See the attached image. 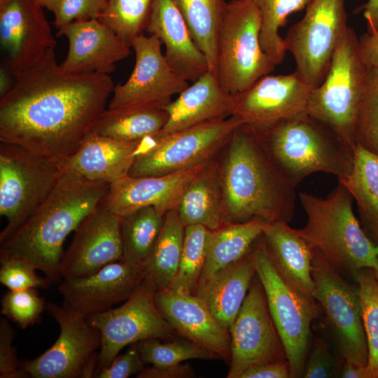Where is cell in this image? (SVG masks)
Masks as SVG:
<instances>
[{"label": "cell", "instance_id": "cell-29", "mask_svg": "<svg viewBox=\"0 0 378 378\" xmlns=\"http://www.w3.org/2000/svg\"><path fill=\"white\" fill-rule=\"evenodd\" d=\"M267 223L262 218H254L242 223L223 225L215 230H210L206 260L197 286L219 270L245 256L262 234Z\"/></svg>", "mask_w": 378, "mask_h": 378}, {"label": "cell", "instance_id": "cell-14", "mask_svg": "<svg viewBox=\"0 0 378 378\" xmlns=\"http://www.w3.org/2000/svg\"><path fill=\"white\" fill-rule=\"evenodd\" d=\"M47 309L58 323L59 335L43 354L21 364L24 377H92L102 344L100 332L86 316L63 304L48 303Z\"/></svg>", "mask_w": 378, "mask_h": 378}, {"label": "cell", "instance_id": "cell-40", "mask_svg": "<svg viewBox=\"0 0 378 378\" xmlns=\"http://www.w3.org/2000/svg\"><path fill=\"white\" fill-rule=\"evenodd\" d=\"M362 318L368 349V368L378 378V282L372 267L360 270L356 276Z\"/></svg>", "mask_w": 378, "mask_h": 378}, {"label": "cell", "instance_id": "cell-22", "mask_svg": "<svg viewBox=\"0 0 378 378\" xmlns=\"http://www.w3.org/2000/svg\"><path fill=\"white\" fill-rule=\"evenodd\" d=\"M57 35L68 40L59 67L69 74H108L130 53V47L99 19L71 22L59 28Z\"/></svg>", "mask_w": 378, "mask_h": 378}, {"label": "cell", "instance_id": "cell-30", "mask_svg": "<svg viewBox=\"0 0 378 378\" xmlns=\"http://www.w3.org/2000/svg\"><path fill=\"white\" fill-rule=\"evenodd\" d=\"M164 106L149 104L106 108L92 132L125 142L139 141L154 136L167 121L168 115Z\"/></svg>", "mask_w": 378, "mask_h": 378}, {"label": "cell", "instance_id": "cell-48", "mask_svg": "<svg viewBox=\"0 0 378 378\" xmlns=\"http://www.w3.org/2000/svg\"><path fill=\"white\" fill-rule=\"evenodd\" d=\"M291 377L288 360L270 363L253 367L245 371L239 378H288Z\"/></svg>", "mask_w": 378, "mask_h": 378}, {"label": "cell", "instance_id": "cell-45", "mask_svg": "<svg viewBox=\"0 0 378 378\" xmlns=\"http://www.w3.org/2000/svg\"><path fill=\"white\" fill-rule=\"evenodd\" d=\"M344 361L343 357L332 354L325 341L317 336L309 349L302 377H339Z\"/></svg>", "mask_w": 378, "mask_h": 378}, {"label": "cell", "instance_id": "cell-55", "mask_svg": "<svg viewBox=\"0 0 378 378\" xmlns=\"http://www.w3.org/2000/svg\"><path fill=\"white\" fill-rule=\"evenodd\" d=\"M54 0H37V1L43 7L47 8Z\"/></svg>", "mask_w": 378, "mask_h": 378}, {"label": "cell", "instance_id": "cell-27", "mask_svg": "<svg viewBox=\"0 0 378 378\" xmlns=\"http://www.w3.org/2000/svg\"><path fill=\"white\" fill-rule=\"evenodd\" d=\"M142 141L125 142L91 132L63 169L110 184L129 174Z\"/></svg>", "mask_w": 378, "mask_h": 378}, {"label": "cell", "instance_id": "cell-36", "mask_svg": "<svg viewBox=\"0 0 378 378\" xmlns=\"http://www.w3.org/2000/svg\"><path fill=\"white\" fill-rule=\"evenodd\" d=\"M258 9L260 15V41L265 53L276 65L285 58L284 40L279 31L288 17L305 9L311 0H248Z\"/></svg>", "mask_w": 378, "mask_h": 378}, {"label": "cell", "instance_id": "cell-51", "mask_svg": "<svg viewBox=\"0 0 378 378\" xmlns=\"http://www.w3.org/2000/svg\"><path fill=\"white\" fill-rule=\"evenodd\" d=\"M356 11H363L367 22V32L372 34L378 30V0H368Z\"/></svg>", "mask_w": 378, "mask_h": 378}, {"label": "cell", "instance_id": "cell-32", "mask_svg": "<svg viewBox=\"0 0 378 378\" xmlns=\"http://www.w3.org/2000/svg\"><path fill=\"white\" fill-rule=\"evenodd\" d=\"M339 182L350 191L363 231L378 246V156L356 146L352 174Z\"/></svg>", "mask_w": 378, "mask_h": 378}, {"label": "cell", "instance_id": "cell-41", "mask_svg": "<svg viewBox=\"0 0 378 378\" xmlns=\"http://www.w3.org/2000/svg\"><path fill=\"white\" fill-rule=\"evenodd\" d=\"M356 144L378 156V68L369 69L358 115Z\"/></svg>", "mask_w": 378, "mask_h": 378}, {"label": "cell", "instance_id": "cell-53", "mask_svg": "<svg viewBox=\"0 0 378 378\" xmlns=\"http://www.w3.org/2000/svg\"><path fill=\"white\" fill-rule=\"evenodd\" d=\"M15 75L10 69L1 62L0 66V97L7 94L13 85Z\"/></svg>", "mask_w": 378, "mask_h": 378}, {"label": "cell", "instance_id": "cell-38", "mask_svg": "<svg viewBox=\"0 0 378 378\" xmlns=\"http://www.w3.org/2000/svg\"><path fill=\"white\" fill-rule=\"evenodd\" d=\"M154 0H108L99 20L129 47L146 31Z\"/></svg>", "mask_w": 378, "mask_h": 378}, {"label": "cell", "instance_id": "cell-11", "mask_svg": "<svg viewBox=\"0 0 378 378\" xmlns=\"http://www.w3.org/2000/svg\"><path fill=\"white\" fill-rule=\"evenodd\" d=\"M344 1L311 0L304 16L289 28L284 38L286 52L294 57V72L313 88L324 79L349 27Z\"/></svg>", "mask_w": 378, "mask_h": 378}, {"label": "cell", "instance_id": "cell-20", "mask_svg": "<svg viewBox=\"0 0 378 378\" xmlns=\"http://www.w3.org/2000/svg\"><path fill=\"white\" fill-rule=\"evenodd\" d=\"M144 279L142 267L120 260L88 276L64 278L58 290L63 305L88 316L125 301Z\"/></svg>", "mask_w": 378, "mask_h": 378}, {"label": "cell", "instance_id": "cell-17", "mask_svg": "<svg viewBox=\"0 0 378 378\" xmlns=\"http://www.w3.org/2000/svg\"><path fill=\"white\" fill-rule=\"evenodd\" d=\"M314 88L295 72L266 75L244 91L236 94L234 116L244 125L262 130L280 121L307 113Z\"/></svg>", "mask_w": 378, "mask_h": 378}, {"label": "cell", "instance_id": "cell-1", "mask_svg": "<svg viewBox=\"0 0 378 378\" xmlns=\"http://www.w3.org/2000/svg\"><path fill=\"white\" fill-rule=\"evenodd\" d=\"M14 75L13 87L0 97V141L23 146L63 169L106 109L113 80L64 72L55 48Z\"/></svg>", "mask_w": 378, "mask_h": 378}, {"label": "cell", "instance_id": "cell-13", "mask_svg": "<svg viewBox=\"0 0 378 378\" xmlns=\"http://www.w3.org/2000/svg\"><path fill=\"white\" fill-rule=\"evenodd\" d=\"M252 249L256 274L284 344L291 378L302 377L310 348L311 325L320 313L307 306L281 278L270 257L262 234Z\"/></svg>", "mask_w": 378, "mask_h": 378}, {"label": "cell", "instance_id": "cell-46", "mask_svg": "<svg viewBox=\"0 0 378 378\" xmlns=\"http://www.w3.org/2000/svg\"><path fill=\"white\" fill-rule=\"evenodd\" d=\"M15 331L5 318L0 320V377H24L13 345Z\"/></svg>", "mask_w": 378, "mask_h": 378}, {"label": "cell", "instance_id": "cell-54", "mask_svg": "<svg viewBox=\"0 0 378 378\" xmlns=\"http://www.w3.org/2000/svg\"><path fill=\"white\" fill-rule=\"evenodd\" d=\"M372 268L373 270L377 281L378 282V256L377 257L374 264Z\"/></svg>", "mask_w": 378, "mask_h": 378}, {"label": "cell", "instance_id": "cell-52", "mask_svg": "<svg viewBox=\"0 0 378 378\" xmlns=\"http://www.w3.org/2000/svg\"><path fill=\"white\" fill-rule=\"evenodd\" d=\"M342 378H372L367 365H363L344 359L340 377Z\"/></svg>", "mask_w": 378, "mask_h": 378}, {"label": "cell", "instance_id": "cell-6", "mask_svg": "<svg viewBox=\"0 0 378 378\" xmlns=\"http://www.w3.org/2000/svg\"><path fill=\"white\" fill-rule=\"evenodd\" d=\"M369 66L358 47V37L349 26L332 57L323 81L312 90L307 113L322 122L356 148L358 115Z\"/></svg>", "mask_w": 378, "mask_h": 378}, {"label": "cell", "instance_id": "cell-5", "mask_svg": "<svg viewBox=\"0 0 378 378\" xmlns=\"http://www.w3.org/2000/svg\"><path fill=\"white\" fill-rule=\"evenodd\" d=\"M307 223L296 233L318 249L345 279L356 284L358 272L372 267L378 246L363 231L353 210L354 198L342 183L326 197L299 193Z\"/></svg>", "mask_w": 378, "mask_h": 378}, {"label": "cell", "instance_id": "cell-9", "mask_svg": "<svg viewBox=\"0 0 378 378\" xmlns=\"http://www.w3.org/2000/svg\"><path fill=\"white\" fill-rule=\"evenodd\" d=\"M62 170L23 146L0 141V214L6 219L0 242L41 205Z\"/></svg>", "mask_w": 378, "mask_h": 378}, {"label": "cell", "instance_id": "cell-37", "mask_svg": "<svg viewBox=\"0 0 378 378\" xmlns=\"http://www.w3.org/2000/svg\"><path fill=\"white\" fill-rule=\"evenodd\" d=\"M209 231L200 225L185 227L178 270L169 289L184 294H194L206 260Z\"/></svg>", "mask_w": 378, "mask_h": 378}, {"label": "cell", "instance_id": "cell-10", "mask_svg": "<svg viewBox=\"0 0 378 378\" xmlns=\"http://www.w3.org/2000/svg\"><path fill=\"white\" fill-rule=\"evenodd\" d=\"M312 274L314 298L325 314V323L339 355L368 365V349L357 284L342 276L314 247Z\"/></svg>", "mask_w": 378, "mask_h": 378}, {"label": "cell", "instance_id": "cell-42", "mask_svg": "<svg viewBox=\"0 0 378 378\" xmlns=\"http://www.w3.org/2000/svg\"><path fill=\"white\" fill-rule=\"evenodd\" d=\"M36 288L8 291L1 300V314L22 328L34 324L41 317L46 303Z\"/></svg>", "mask_w": 378, "mask_h": 378}, {"label": "cell", "instance_id": "cell-31", "mask_svg": "<svg viewBox=\"0 0 378 378\" xmlns=\"http://www.w3.org/2000/svg\"><path fill=\"white\" fill-rule=\"evenodd\" d=\"M208 167L186 188L176 208L186 227L200 225L215 230L223 225L224 211L220 175Z\"/></svg>", "mask_w": 378, "mask_h": 378}, {"label": "cell", "instance_id": "cell-18", "mask_svg": "<svg viewBox=\"0 0 378 378\" xmlns=\"http://www.w3.org/2000/svg\"><path fill=\"white\" fill-rule=\"evenodd\" d=\"M37 0H0L4 62L16 74L38 62L56 40Z\"/></svg>", "mask_w": 378, "mask_h": 378}, {"label": "cell", "instance_id": "cell-50", "mask_svg": "<svg viewBox=\"0 0 378 378\" xmlns=\"http://www.w3.org/2000/svg\"><path fill=\"white\" fill-rule=\"evenodd\" d=\"M358 47L364 62L369 66L378 68V30L363 34L358 38Z\"/></svg>", "mask_w": 378, "mask_h": 378}, {"label": "cell", "instance_id": "cell-19", "mask_svg": "<svg viewBox=\"0 0 378 378\" xmlns=\"http://www.w3.org/2000/svg\"><path fill=\"white\" fill-rule=\"evenodd\" d=\"M121 218L100 204L74 231L73 240L60 263L63 278L90 275L122 260Z\"/></svg>", "mask_w": 378, "mask_h": 378}, {"label": "cell", "instance_id": "cell-23", "mask_svg": "<svg viewBox=\"0 0 378 378\" xmlns=\"http://www.w3.org/2000/svg\"><path fill=\"white\" fill-rule=\"evenodd\" d=\"M155 300L163 317L181 335L214 352L220 358L230 360L231 337L201 299L171 289L156 291Z\"/></svg>", "mask_w": 378, "mask_h": 378}, {"label": "cell", "instance_id": "cell-24", "mask_svg": "<svg viewBox=\"0 0 378 378\" xmlns=\"http://www.w3.org/2000/svg\"><path fill=\"white\" fill-rule=\"evenodd\" d=\"M146 31L164 46L167 62L186 80L195 82L209 71L206 57L172 0H154Z\"/></svg>", "mask_w": 378, "mask_h": 378}, {"label": "cell", "instance_id": "cell-49", "mask_svg": "<svg viewBox=\"0 0 378 378\" xmlns=\"http://www.w3.org/2000/svg\"><path fill=\"white\" fill-rule=\"evenodd\" d=\"M139 378H190L195 377L192 368L188 363L144 368L137 376Z\"/></svg>", "mask_w": 378, "mask_h": 378}, {"label": "cell", "instance_id": "cell-47", "mask_svg": "<svg viewBox=\"0 0 378 378\" xmlns=\"http://www.w3.org/2000/svg\"><path fill=\"white\" fill-rule=\"evenodd\" d=\"M144 362L136 343L129 345V348L122 355L117 356L112 363L100 370L98 378H127L138 374L144 369Z\"/></svg>", "mask_w": 378, "mask_h": 378}, {"label": "cell", "instance_id": "cell-39", "mask_svg": "<svg viewBox=\"0 0 378 378\" xmlns=\"http://www.w3.org/2000/svg\"><path fill=\"white\" fill-rule=\"evenodd\" d=\"M150 338L136 342L144 362L155 367L177 365L190 359L220 358L214 352L187 340Z\"/></svg>", "mask_w": 378, "mask_h": 378}, {"label": "cell", "instance_id": "cell-4", "mask_svg": "<svg viewBox=\"0 0 378 378\" xmlns=\"http://www.w3.org/2000/svg\"><path fill=\"white\" fill-rule=\"evenodd\" d=\"M255 130L272 160L296 186L316 172L331 174L338 181L352 174L356 148L308 113Z\"/></svg>", "mask_w": 378, "mask_h": 378}, {"label": "cell", "instance_id": "cell-7", "mask_svg": "<svg viewBox=\"0 0 378 378\" xmlns=\"http://www.w3.org/2000/svg\"><path fill=\"white\" fill-rule=\"evenodd\" d=\"M260 15L248 0H231L218 29L216 75L221 87L236 94L272 72L276 64L260 41Z\"/></svg>", "mask_w": 378, "mask_h": 378}, {"label": "cell", "instance_id": "cell-43", "mask_svg": "<svg viewBox=\"0 0 378 378\" xmlns=\"http://www.w3.org/2000/svg\"><path fill=\"white\" fill-rule=\"evenodd\" d=\"M108 0H54L46 8L54 15L59 29L75 21L99 19Z\"/></svg>", "mask_w": 378, "mask_h": 378}, {"label": "cell", "instance_id": "cell-44", "mask_svg": "<svg viewBox=\"0 0 378 378\" xmlns=\"http://www.w3.org/2000/svg\"><path fill=\"white\" fill-rule=\"evenodd\" d=\"M0 282L10 290L47 288L50 281L41 277L29 263L15 258L0 260Z\"/></svg>", "mask_w": 378, "mask_h": 378}, {"label": "cell", "instance_id": "cell-8", "mask_svg": "<svg viewBox=\"0 0 378 378\" xmlns=\"http://www.w3.org/2000/svg\"><path fill=\"white\" fill-rule=\"evenodd\" d=\"M242 124L237 118L230 116L171 134L147 137L142 141L128 175L161 176L209 164Z\"/></svg>", "mask_w": 378, "mask_h": 378}, {"label": "cell", "instance_id": "cell-25", "mask_svg": "<svg viewBox=\"0 0 378 378\" xmlns=\"http://www.w3.org/2000/svg\"><path fill=\"white\" fill-rule=\"evenodd\" d=\"M262 237L270 257L284 281L307 306L321 313L314 296L313 247L286 223H268Z\"/></svg>", "mask_w": 378, "mask_h": 378}, {"label": "cell", "instance_id": "cell-26", "mask_svg": "<svg viewBox=\"0 0 378 378\" xmlns=\"http://www.w3.org/2000/svg\"><path fill=\"white\" fill-rule=\"evenodd\" d=\"M235 94L225 90L216 75L207 71L164 106L168 118L158 135L176 132L207 122L232 116Z\"/></svg>", "mask_w": 378, "mask_h": 378}, {"label": "cell", "instance_id": "cell-33", "mask_svg": "<svg viewBox=\"0 0 378 378\" xmlns=\"http://www.w3.org/2000/svg\"><path fill=\"white\" fill-rule=\"evenodd\" d=\"M185 234L176 209L166 213L160 232L143 266L145 279L156 291L168 289L176 274Z\"/></svg>", "mask_w": 378, "mask_h": 378}, {"label": "cell", "instance_id": "cell-2", "mask_svg": "<svg viewBox=\"0 0 378 378\" xmlns=\"http://www.w3.org/2000/svg\"><path fill=\"white\" fill-rule=\"evenodd\" d=\"M109 186L63 169L41 205L0 242V260H23L57 282L66 237L102 203Z\"/></svg>", "mask_w": 378, "mask_h": 378}, {"label": "cell", "instance_id": "cell-16", "mask_svg": "<svg viewBox=\"0 0 378 378\" xmlns=\"http://www.w3.org/2000/svg\"><path fill=\"white\" fill-rule=\"evenodd\" d=\"M161 46L155 36L143 34L132 41L134 68L125 83L114 86L108 109L136 105L165 106L173 95L189 85L188 81L169 66Z\"/></svg>", "mask_w": 378, "mask_h": 378}, {"label": "cell", "instance_id": "cell-12", "mask_svg": "<svg viewBox=\"0 0 378 378\" xmlns=\"http://www.w3.org/2000/svg\"><path fill=\"white\" fill-rule=\"evenodd\" d=\"M155 293L153 284L144 279L121 306L87 316L101 334L97 361L99 370L108 366L126 346L150 338L174 339V329L157 307Z\"/></svg>", "mask_w": 378, "mask_h": 378}, {"label": "cell", "instance_id": "cell-34", "mask_svg": "<svg viewBox=\"0 0 378 378\" xmlns=\"http://www.w3.org/2000/svg\"><path fill=\"white\" fill-rule=\"evenodd\" d=\"M191 36L206 58L209 71L216 74V39L227 9L225 0H172Z\"/></svg>", "mask_w": 378, "mask_h": 378}, {"label": "cell", "instance_id": "cell-28", "mask_svg": "<svg viewBox=\"0 0 378 378\" xmlns=\"http://www.w3.org/2000/svg\"><path fill=\"white\" fill-rule=\"evenodd\" d=\"M255 274L251 248L242 258L219 270L198 286L194 295L202 300L218 324L229 331Z\"/></svg>", "mask_w": 378, "mask_h": 378}, {"label": "cell", "instance_id": "cell-15", "mask_svg": "<svg viewBox=\"0 0 378 378\" xmlns=\"http://www.w3.org/2000/svg\"><path fill=\"white\" fill-rule=\"evenodd\" d=\"M229 332L231 357L227 378H239L253 367L287 360L257 274Z\"/></svg>", "mask_w": 378, "mask_h": 378}, {"label": "cell", "instance_id": "cell-3", "mask_svg": "<svg viewBox=\"0 0 378 378\" xmlns=\"http://www.w3.org/2000/svg\"><path fill=\"white\" fill-rule=\"evenodd\" d=\"M220 174L224 220L242 223L260 218L288 223L296 186L274 162L257 132L241 125L234 131Z\"/></svg>", "mask_w": 378, "mask_h": 378}, {"label": "cell", "instance_id": "cell-35", "mask_svg": "<svg viewBox=\"0 0 378 378\" xmlns=\"http://www.w3.org/2000/svg\"><path fill=\"white\" fill-rule=\"evenodd\" d=\"M164 216L149 206L121 218L122 260L143 268L160 232Z\"/></svg>", "mask_w": 378, "mask_h": 378}, {"label": "cell", "instance_id": "cell-21", "mask_svg": "<svg viewBox=\"0 0 378 378\" xmlns=\"http://www.w3.org/2000/svg\"><path fill=\"white\" fill-rule=\"evenodd\" d=\"M209 164L161 176L127 175L110 183L101 204L120 218L149 206L164 216L177 208L186 188Z\"/></svg>", "mask_w": 378, "mask_h": 378}]
</instances>
